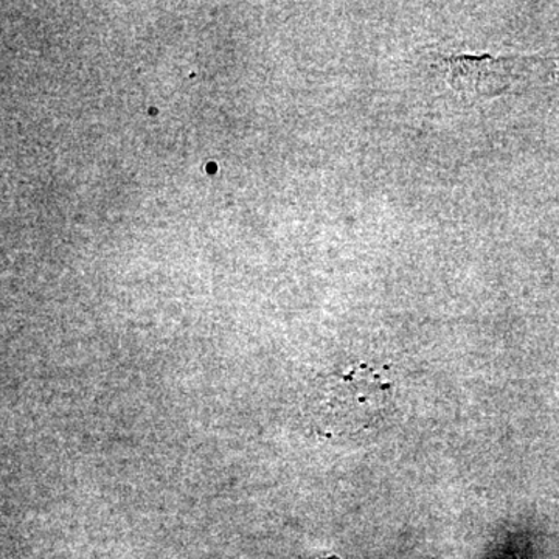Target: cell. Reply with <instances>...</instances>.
Returning a JSON list of instances; mask_svg holds the SVG:
<instances>
[{"label":"cell","instance_id":"2","mask_svg":"<svg viewBox=\"0 0 559 559\" xmlns=\"http://www.w3.org/2000/svg\"><path fill=\"white\" fill-rule=\"evenodd\" d=\"M330 559H337V558H330Z\"/></svg>","mask_w":559,"mask_h":559},{"label":"cell","instance_id":"1","mask_svg":"<svg viewBox=\"0 0 559 559\" xmlns=\"http://www.w3.org/2000/svg\"><path fill=\"white\" fill-rule=\"evenodd\" d=\"M511 58L491 55H452L441 58L452 90L469 97L498 94L509 86Z\"/></svg>","mask_w":559,"mask_h":559}]
</instances>
